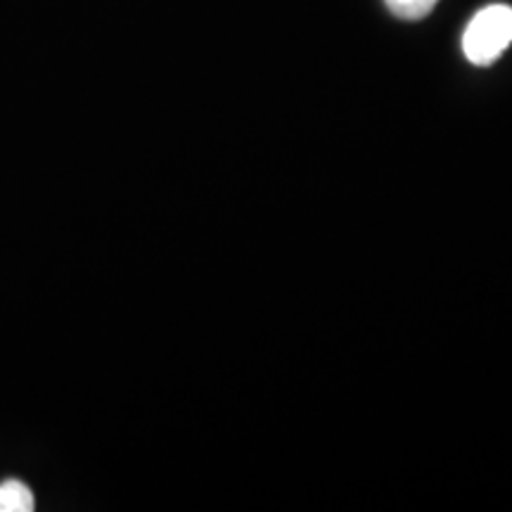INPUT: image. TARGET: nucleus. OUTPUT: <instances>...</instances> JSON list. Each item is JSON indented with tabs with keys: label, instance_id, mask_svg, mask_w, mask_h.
Segmentation results:
<instances>
[{
	"label": "nucleus",
	"instance_id": "obj_3",
	"mask_svg": "<svg viewBox=\"0 0 512 512\" xmlns=\"http://www.w3.org/2000/svg\"><path fill=\"white\" fill-rule=\"evenodd\" d=\"M384 3H387V8L392 10L396 17L415 22V19L430 15V12L437 8L439 0H384Z\"/></svg>",
	"mask_w": 512,
	"mask_h": 512
},
{
	"label": "nucleus",
	"instance_id": "obj_2",
	"mask_svg": "<svg viewBox=\"0 0 512 512\" xmlns=\"http://www.w3.org/2000/svg\"><path fill=\"white\" fill-rule=\"evenodd\" d=\"M36 508L34 494L19 479H8L0 484V512H31Z\"/></svg>",
	"mask_w": 512,
	"mask_h": 512
},
{
	"label": "nucleus",
	"instance_id": "obj_1",
	"mask_svg": "<svg viewBox=\"0 0 512 512\" xmlns=\"http://www.w3.org/2000/svg\"><path fill=\"white\" fill-rule=\"evenodd\" d=\"M512 43V8L503 3L486 5L467 24L463 53L477 67H489Z\"/></svg>",
	"mask_w": 512,
	"mask_h": 512
}]
</instances>
